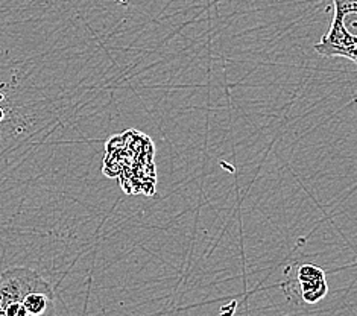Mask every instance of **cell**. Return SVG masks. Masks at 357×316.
<instances>
[{"label": "cell", "instance_id": "1", "mask_svg": "<svg viewBox=\"0 0 357 316\" xmlns=\"http://www.w3.org/2000/svg\"><path fill=\"white\" fill-rule=\"evenodd\" d=\"M0 316H55L52 286L31 268H6L0 274Z\"/></svg>", "mask_w": 357, "mask_h": 316}, {"label": "cell", "instance_id": "2", "mask_svg": "<svg viewBox=\"0 0 357 316\" xmlns=\"http://www.w3.org/2000/svg\"><path fill=\"white\" fill-rule=\"evenodd\" d=\"M313 47L321 57H342L357 66V0H333L328 32Z\"/></svg>", "mask_w": 357, "mask_h": 316}, {"label": "cell", "instance_id": "3", "mask_svg": "<svg viewBox=\"0 0 357 316\" xmlns=\"http://www.w3.org/2000/svg\"><path fill=\"white\" fill-rule=\"evenodd\" d=\"M296 286L300 295L307 304L319 303L328 294L326 272L317 264L305 263L296 269Z\"/></svg>", "mask_w": 357, "mask_h": 316}]
</instances>
